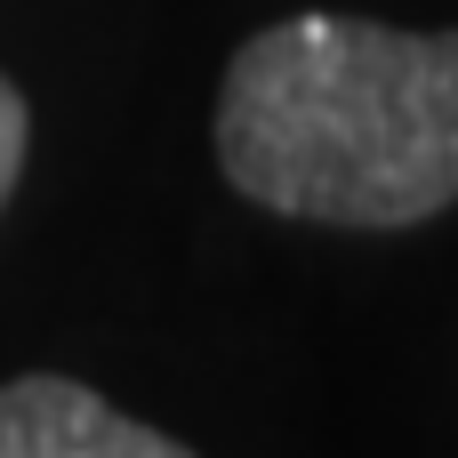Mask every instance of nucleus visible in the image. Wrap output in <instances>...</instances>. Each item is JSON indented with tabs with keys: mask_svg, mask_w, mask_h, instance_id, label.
<instances>
[{
	"mask_svg": "<svg viewBox=\"0 0 458 458\" xmlns=\"http://www.w3.org/2000/svg\"><path fill=\"white\" fill-rule=\"evenodd\" d=\"M225 177L314 225H419L458 201V32L290 16L225 64Z\"/></svg>",
	"mask_w": 458,
	"mask_h": 458,
	"instance_id": "f257e3e1",
	"label": "nucleus"
},
{
	"mask_svg": "<svg viewBox=\"0 0 458 458\" xmlns=\"http://www.w3.org/2000/svg\"><path fill=\"white\" fill-rule=\"evenodd\" d=\"M0 458H193L185 443L121 419L81 378H16L0 386Z\"/></svg>",
	"mask_w": 458,
	"mask_h": 458,
	"instance_id": "f03ea898",
	"label": "nucleus"
},
{
	"mask_svg": "<svg viewBox=\"0 0 458 458\" xmlns=\"http://www.w3.org/2000/svg\"><path fill=\"white\" fill-rule=\"evenodd\" d=\"M16 169H24V97L0 81V201L16 185Z\"/></svg>",
	"mask_w": 458,
	"mask_h": 458,
	"instance_id": "7ed1b4c3",
	"label": "nucleus"
}]
</instances>
